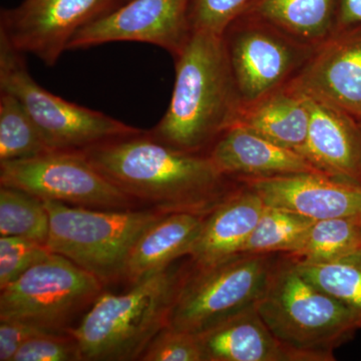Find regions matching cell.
Listing matches in <instances>:
<instances>
[{
  "label": "cell",
  "instance_id": "6da1fadb",
  "mask_svg": "<svg viewBox=\"0 0 361 361\" xmlns=\"http://www.w3.org/2000/svg\"><path fill=\"white\" fill-rule=\"evenodd\" d=\"M82 152L123 193L166 214L207 215L238 186L208 154L173 148L147 130Z\"/></svg>",
  "mask_w": 361,
  "mask_h": 361
},
{
  "label": "cell",
  "instance_id": "7a4b0ae2",
  "mask_svg": "<svg viewBox=\"0 0 361 361\" xmlns=\"http://www.w3.org/2000/svg\"><path fill=\"white\" fill-rule=\"evenodd\" d=\"M174 61L170 104L147 133L173 148L207 154L243 110L222 35L194 32Z\"/></svg>",
  "mask_w": 361,
  "mask_h": 361
},
{
  "label": "cell",
  "instance_id": "3957f363",
  "mask_svg": "<svg viewBox=\"0 0 361 361\" xmlns=\"http://www.w3.org/2000/svg\"><path fill=\"white\" fill-rule=\"evenodd\" d=\"M187 268L169 267L123 294L103 292L85 313L75 337L85 361L140 360L151 341L168 326Z\"/></svg>",
  "mask_w": 361,
  "mask_h": 361
},
{
  "label": "cell",
  "instance_id": "277c9868",
  "mask_svg": "<svg viewBox=\"0 0 361 361\" xmlns=\"http://www.w3.org/2000/svg\"><path fill=\"white\" fill-rule=\"evenodd\" d=\"M271 331L315 361H334V350L361 329L355 316L311 283L286 254H280L256 305Z\"/></svg>",
  "mask_w": 361,
  "mask_h": 361
},
{
  "label": "cell",
  "instance_id": "5b68a950",
  "mask_svg": "<svg viewBox=\"0 0 361 361\" xmlns=\"http://www.w3.org/2000/svg\"><path fill=\"white\" fill-rule=\"evenodd\" d=\"M49 215L47 246L104 285L123 281L133 248L166 213L156 209L99 210L44 200Z\"/></svg>",
  "mask_w": 361,
  "mask_h": 361
},
{
  "label": "cell",
  "instance_id": "8992f818",
  "mask_svg": "<svg viewBox=\"0 0 361 361\" xmlns=\"http://www.w3.org/2000/svg\"><path fill=\"white\" fill-rule=\"evenodd\" d=\"M280 254L239 253L187 268L168 326L198 334L257 305Z\"/></svg>",
  "mask_w": 361,
  "mask_h": 361
},
{
  "label": "cell",
  "instance_id": "52a82bcc",
  "mask_svg": "<svg viewBox=\"0 0 361 361\" xmlns=\"http://www.w3.org/2000/svg\"><path fill=\"white\" fill-rule=\"evenodd\" d=\"M23 56L0 39V90L20 99L51 149L84 151L144 132L51 94L33 80Z\"/></svg>",
  "mask_w": 361,
  "mask_h": 361
},
{
  "label": "cell",
  "instance_id": "ba28073f",
  "mask_svg": "<svg viewBox=\"0 0 361 361\" xmlns=\"http://www.w3.org/2000/svg\"><path fill=\"white\" fill-rule=\"evenodd\" d=\"M104 291L96 276L51 253L1 289L0 320H18L63 334Z\"/></svg>",
  "mask_w": 361,
  "mask_h": 361
},
{
  "label": "cell",
  "instance_id": "9c48e42d",
  "mask_svg": "<svg viewBox=\"0 0 361 361\" xmlns=\"http://www.w3.org/2000/svg\"><path fill=\"white\" fill-rule=\"evenodd\" d=\"M0 184L42 200L71 206L99 210L140 208L137 201L104 177L82 151L52 149L25 160L1 161Z\"/></svg>",
  "mask_w": 361,
  "mask_h": 361
},
{
  "label": "cell",
  "instance_id": "30bf717a",
  "mask_svg": "<svg viewBox=\"0 0 361 361\" xmlns=\"http://www.w3.org/2000/svg\"><path fill=\"white\" fill-rule=\"evenodd\" d=\"M222 39L243 106L285 87L316 49L246 16L233 21Z\"/></svg>",
  "mask_w": 361,
  "mask_h": 361
},
{
  "label": "cell",
  "instance_id": "8fae6325",
  "mask_svg": "<svg viewBox=\"0 0 361 361\" xmlns=\"http://www.w3.org/2000/svg\"><path fill=\"white\" fill-rule=\"evenodd\" d=\"M122 4V0H25L2 9L0 39L54 66L80 28Z\"/></svg>",
  "mask_w": 361,
  "mask_h": 361
},
{
  "label": "cell",
  "instance_id": "7c38bea8",
  "mask_svg": "<svg viewBox=\"0 0 361 361\" xmlns=\"http://www.w3.org/2000/svg\"><path fill=\"white\" fill-rule=\"evenodd\" d=\"M193 0H129L80 28L68 51L115 42H144L177 58L193 35Z\"/></svg>",
  "mask_w": 361,
  "mask_h": 361
},
{
  "label": "cell",
  "instance_id": "4fadbf2b",
  "mask_svg": "<svg viewBox=\"0 0 361 361\" xmlns=\"http://www.w3.org/2000/svg\"><path fill=\"white\" fill-rule=\"evenodd\" d=\"M287 85L361 118V27L334 32Z\"/></svg>",
  "mask_w": 361,
  "mask_h": 361
},
{
  "label": "cell",
  "instance_id": "5bb4252c",
  "mask_svg": "<svg viewBox=\"0 0 361 361\" xmlns=\"http://www.w3.org/2000/svg\"><path fill=\"white\" fill-rule=\"evenodd\" d=\"M265 205L299 214L308 219L361 217V185L320 173L238 180Z\"/></svg>",
  "mask_w": 361,
  "mask_h": 361
},
{
  "label": "cell",
  "instance_id": "9a60e30c",
  "mask_svg": "<svg viewBox=\"0 0 361 361\" xmlns=\"http://www.w3.org/2000/svg\"><path fill=\"white\" fill-rule=\"evenodd\" d=\"M310 123L299 153L323 175L361 185L360 118L308 99Z\"/></svg>",
  "mask_w": 361,
  "mask_h": 361
},
{
  "label": "cell",
  "instance_id": "2e32d148",
  "mask_svg": "<svg viewBox=\"0 0 361 361\" xmlns=\"http://www.w3.org/2000/svg\"><path fill=\"white\" fill-rule=\"evenodd\" d=\"M207 154L223 175L235 180L319 173L298 152L240 125L225 130Z\"/></svg>",
  "mask_w": 361,
  "mask_h": 361
},
{
  "label": "cell",
  "instance_id": "e0dca14e",
  "mask_svg": "<svg viewBox=\"0 0 361 361\" xmlns=\"http://www.w3.org/2000/svg\"><path fill=\"white\" fill-rule=\"evenodd\" d=\"M198 338L204 361H315L280 341L256 306L202 332Z\"/></svg>",
  "mask_w": 361,
  "mask_h": 361
},
{
  "label": "cell",
  "instance_id": "ac0fdd59",
  "mask_svg": "<svg viewBox=\"0 0 361 361\" xmlns=\"http://www.w3.org/2000/svg\"><path fill=\"white\" fill-rule=\"evenodd\" d=\"M265 207L258 194L238 182L236 189L205 216L189 255L191 264L211 265L241 253Z\"/></svg>",
  "mask_w": 361,
  "mask_h": 361
},
{
  "label": "cell",
  "instance_id": "d6986e66",
  "mask_svg": "<svg viewBox=\"0 0 361 361\" xmlns=\"http://www.w3.org/2000/svg\"><path fill=\"white\" fill-rule=\"evenodd\" d=\"M206 215L169 213L149 227L130 252L123 282L139 283L189 256L198 239Z\"/></svg>",
  "mask_w": 361,
  "mask_h": 361
},
{
  "label": "cell",
  "instance_id": "ffe728a7",
  "mask_svg": "<svg viewBox=\"0 0 361 361\" xmlns=\"http://www.w3.org/2000/svg\"><path fill=\"white\" fill-rule=\"evenodd\" d=\"M310 123L307 97L286 85L243 106L235 125L299 153L306 141Z\"/></svg>",
  "mask_w": 361,
  "mask_h": 361
},
{
  "label": "cell",
  "instance_id": "44dd1931",
  "mask_svg": "<svg viewBox=\"0 0 361 361\" xmlns=\"http://www.w3.org/2000/svg\"><path fill=\"white\" fill-rule=\"evenodd\" d=\"M337 0H252L240 16L267 23L291 39L317 47L336 28Z\"/></svg>",
  "mask_w": 361,
  "mask_h": 361
},
{
  "label": "cell",
  "instance_id": "7402d4cb",
  "mask_svg": "<svg viewBox=\"0 0 361 361\" xmlns=\"http://www.w3.org/2000/svg\"><path fill=\"white\" fill-rule=\"evenodd\" d=\"M361 248V217L315 221L296 250L286 254L296 262L323 263Z\"/></svg>",
  "mask_w": 361,
  "mask_h": 361
},
{
  "label": "cell",
  "instance_id": "603a6c76",
  "mask_svg": "<svg viewBox=\"0 0 361 361\" xmlns=\"http://www.w3.org/2000/svg\"><path fill=\"white\" fill-rule=\"evenodd\" d=\"M52 151L20 99L0 90V163Z\"/></svg>",
  "mask_w": 361,
  "mask_h": 361
},
{
  "label": "cell",
  "instance_id": "cb8c5ba5",
  "mask_svg": "<svg viewBox=\"0 0 361 361\" xmlns=\"http://www.w3.org/2000/svg\"><path fill=\"white\" fill-rule=\"evenodd\" d=\"M294 262L311 283L345 306L361 329V248L329 262Z\"/></svg>",
  "mask_w": 361,
  "mask_h": 361
},
{
  "label": "cell",
  "instance_id": "d4e9b609",
  "mask_svg": "<svg viewBox=\"0 0 361 361\" xmlns=\"http://www.w3.org/2000/svg\"><path fill=\"white\" fill-rule=\"evenodd\" d=\"M314 222L291 211L266 205L241 253L290 254Z\"/></svg>",
  "mask_w": 361,
  "mask_h": 361
},
{
  "label": "cell",
  "instance_id": "484cf974",
  "mask_svg": "<svg viewBox=\"0 0 361 361\" xmlns=\"http://www.w3.org/2000/svg\"><path fill=\"white\" fill-rule=\"evenodd\" d=\"M0 235L23 237L47 245L49 215L44 200L23 190L1 186Z\"/></svg>",
  "mask_w": 361,
  "mask_h": 361
},
{
  "label": "cell",
  "instance_id": "4316f807",
  "mask_svg": "<svg viewBox=\"0 0 361 361\" xmlns=\"http://www.w3.org/2000/svg\"><path fill=\"white\" fill-rule=\"evenodd\" d=\"M52 252L45 244L16 236L0 238V289L16 281L32 266L49 258Z\"/></svg>",
  "mask_w": 361,
  "mask_h": 361
},
{
  "label": "cell",
  "instance_id": "83f0119b",
  "mask_svg": "<svg viewBox=\"0 0 361 361\" xmlns=\"http://www.w3.org/2000/svg\"><path fill=\"white\" fill-rule=\"evenodd\" d=\"M142 361H204L198 336L165 327L151 341Z\"/></svg>",
  "mask_w": 361,
  "mask_h": 361
},
{
  "label": "cell",
  "instance_id": "f1b7e54d",
  "mask_svg": "<svg viewBox=\"0 0 361 361\" xmlns=\"http://www.w3.org/2000/svg\"><path fill=\"white\" fill-rule=\"evenodd\" d=\"M13 361H84L80 346L70 332L42 334L26 341Z\"/></svg>",
  "mask_w": 361,
  "mask_h": 361
},
{
  "label": "cell",
  "instance_id": "f546056e",
  "mask_svg": "<svg viewBox=\"0 0 361 361\" xmlns=\"http://www.w3.org/2000/svg\"><path fill=\"white\" fill-rule=\"evenodd\" d=\"M252 0H193L191 21L193 32L222 35Z\"/></svg>",
  "mask_w": 361,
  "mask_h": 361
},
{
  "label": "cell",
  "instance_id": "4dcf8cb0",
  "mask_svg": "<svg viewBox=\"0 0 361 361\" xmlns=\"http://www.w3.org/2000/svg\"><path fill=\"white\" fill-rule=\"evenodd\" d=\"M47 334L54 332L39 329L30 323L0 320V361H13V356L26 341Z\"/></svg>",
  "mask_w": 361,
  "mask_h": 361
},
{
  "label": "cell",
  "instance_id": "1f68e13d",
  "mask_svg": "<svg viewBox=\"0 0 361 361\" xmlns=\"http://www.w3.org/2000/svg\"><path fill=\"white\" fill-rule=\"evenodd\" d=\"M361 27V0H337L336 32Z\"/></svg>",
  "mask_w": 361,
  "mask_h": 361
},
{
  "label": "cell",
  "instance_id": "d6a6232c",
  "mask_svg": "<svg viewBox=\"0 0 361 361\" xmlns=\"http://www.w3.org/2000/svg\"><path fill=\"white\" fill-rule=\"evenodd\" d=\"M129 1V0H122L123 4H125V2Z\"/></svg>",
  "mask_w": 361,
  "mask_h": 361
},
{
  "label": "cell",
  "instance_id": "836d02e7",
  "mask_svg": "<svg viewBox=\"0 0 361 361\" xmlns=\"http://www.w3.org/2000/svg\"><path fill=\"white\" fill-rule=\"evenodd\" d=\"M360 126H361V118H360Z\"/></svg>",
  "mask_w": 361,
  "mask_h": 361
}]
</instances>
